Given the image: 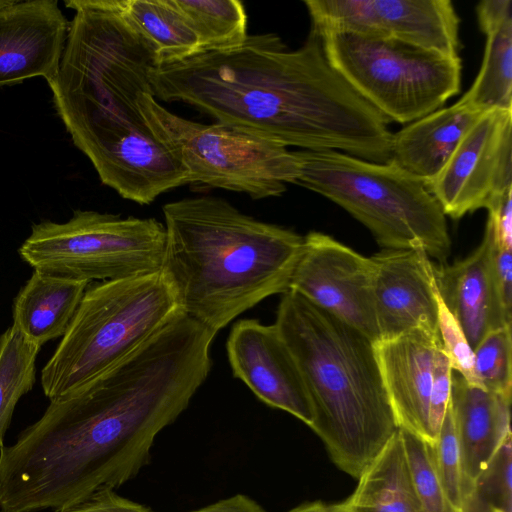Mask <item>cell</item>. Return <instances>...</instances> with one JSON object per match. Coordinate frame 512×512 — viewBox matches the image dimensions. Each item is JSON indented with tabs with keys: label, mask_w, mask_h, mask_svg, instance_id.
<instances>
[{
	"label": "cell",
	"mask_w": 512,
	"mask_h": 512,
	"mask_svg": "<svg viewBox=\"0 0 512 512\" xmlns=\"http://www.w3.org/2000/svg\"><path fill=\"white\" fill-rule=\"evenodd\" d=\"M214 337L181 312L108 371L50 400L0 447L1 511L65 512L133 479L205 382Z\"/></svg>",
	"instance_id": "6da1fadb"
},
{
	"label": "cell",
	"mask_w": 512,
	"mask_h": 512,
	"mask_svg": "<svg viewBox=\"0 0 512 512\" xmlns=\"http://www.w3.org/2000/svg\"><path fill=\"white\" fill-rule=\"evenodd\" d=\"M154 96L301 150H333L375 163L391 160L389 121L328 61L311 27L289 50L274 33L248 35L232 50L158 66Z\"/></svg>",
	"instance_id": "7a4b0ae2"
},
{
	"label": "cell",
	"mask_w": 512,
	"mask_h": 512,
	"mask_svg": "<svg viewBox=\"0 0 512 512\" xmlns=\"http://www.w3.org/2000/svg\"><path fill=\"white\" fill-rule=\"evenodd\" d=\"M75 11L56 75L48 82L58 115L101 182L141 205L189 184L179 160L140 108L159 66L153 46L117 0H69Z\"/></svg>",
	"instance_id": "3957f363"
},
{
	"label": "cell",
	"mask_w": 512,
	"mask_h": 512,
	"mask_svg": "<svg viewBox=\"0 0 512 512\" xmlns=\"http://www.w3.org/2000/svg\"><path fill=\"white\" fill-rule=\"evenodd\" d=\"M162 271L181 311L215 335L237 316L289 290L304 237L200 196L162 208Z\"/></svg>",
	"instance_id": "277c9868"
},
{
	"label": "cell",
	"mask_w": 512,
	"mask_h": 512,
	"mask_svg": "<svg viewBox=\"0 0 512 512\" xmlns=\"http://www.w3.org/2000/svg\"><path fill=\"white\" fill-rule=\"evenodd\" d=\"M274 324L306 386L309 427L333 463L358 479L398 430L375 343L291 289L281 296Z\"/></svg>",
	"instance_id": "5b68a950"
},
{
	"label": "cell",
	"mask_w": 512,
	"mask_h": 512,
	"mask_svg": "<svg viewBox=\"0 0 512 512\" xmlns=\"http://www.w3.org/2000/svg\"><path fill=\"white\" fill-rule=\"evenodd\" d=\"M294 152V184L342 207L383 249H422L440 261L449 256L446 216L422 180L391 160L375 163L333 150Z\"/></svg>",
	"instance_id": "8992f818"
},
{
	"label": "cell",
	"mask_w": 512,
	"mask_h": 512,
	"mask_svg": "<svg viewBox=\"0 0 512 512\" xmlns=\"http://www.w3.org/2000/svg\"><path fill=\"white\" fill-rule=\"evenodd\" d=\"M181 312L162 270L87 288L42 369L44 394L52 400L80 389L133 353Z\"/></svg>",
	"instance_id": "52a82bcc"
},
{
	"label": "cell",
	"mask_w": 512,
	"mask_h": 512,
	"mask_svg": "<svg viewBox=\"0 0 512 512\" xmlns=\"http://www.w3.org/2000/svg\"><path fill=\"white\" fill-rule=\"evenodd\" d=\"M317 32L332 67L389 122L416 121L460 92L459 56L394 38L341 30Z\"/></svg>",
	"instance_id": "ba28073f"
},
{
	"label": "cell",
	"mask_w": 512,
	"mask_h": 512,
	"mask_svg": "<svg viewBox=\"0 0 512 512\" xmlns=\"http://www.w3.org/2000/svg\"><path fill=\"white\" fill-rule=\"evenodd\" d=\"M146 122L188 173L189 184L245 193L282 195L299 174L295 152L263 135L220 123L203 124L160 105L153 92L140 98Z\"/></svg>",
	"instance_id": "9c48e42d"
},
{
	"label": "cell",
	"mask_w": 512,
	"mask_h": 512,
	"mask_svg": "<svg viewBox=\"0 0 512 512\" xmlns=\"http://www.w3.org/2000/svg\"><path fill=\"white\" fill-rule=\"evenodd\" d=\"M166 229L155 218L76 210L65 223L32 227L19 253L34 270L91 282L162 270Z\"/></svg>",
	"instance_id": "30bf717a"
},
{
	"label": "cell",
	"mask_w": 512,
	"mask_h": 512,
	"mask_svg": "<svg viewBox=\"0 0 512 512\" xmlns=\"http://www.w3.org/2000/svg\"><path fill=\"white\" fill-rule=\"evenodd\" d=\"M427 187L452 219L486 209L512 188V110L483 112Z\"/></svg>",
	"instance_id": "8fae6325"
},
{
	"label": "cell",
	"mask_w": 512,
	"mask_h": 512,
	"mask_svg": "<svg viewBox=\"0 0 512 512\" xmlns=\"http://www.w3.org/2000/svg\"><path fill=\"white\" fill-rule=\"evenodd\" d=\"M304 4L317 31L394 38L459 56L460 19L449 0H306Z\"/></svg>",
	"instance_id": "7c38bea8"
},
{
	"label": "cell",
	"mask_w": 512,
	"mask_h": 512,
	"mask_svg": "<svg viewBox=\"0 0 512 512\" xmlns=\"http://www.w3.org/2000/svg\"><path fill=\"white\" fill-rule=\"evenodd\" d=\"M374 265L334 238L312 231L304 236L289 289L374 343L379 340L374 300Z\"/></svg>",
	"instance_id": "4fadbf2b"
},
{
	"label": "cell",
	"mask_w": 512,
	"mask_h": 512,
	"mask_svg": "<svg viewBox=\"0 0 512 512\" xmlns=\"http://www.w3.org/2000/svg\"><path fill=\"white\" fill-rule=\"evenodd\" d=\"M233 376L266 405L310 426L311 402L298 365L275 324L240 319L226 342Z\"/></svg>",
	"instance_id": "5bb4252c"
},
{
	"label": "cell",
	"mask_w": 512,
	"mask_h": 512,
	"mask_svg": "<svg viewBox=\"0 0 512 512\" xmlns=\"http://www.w3.org/2000/svg\"><path fill=\"white\" fill-rule=\"evenodd\" d=\"M371 259L379 340L420 327L438 332L437 285L427 253L422 249H382Z\"/></svg>",
	"instance_id": "9a60e30c"
},
{
	"label": "cell",
	"mask_w": 512,
	"mask_h": 512,
	"mask_svg": "<svg viewBox=\"0 0 512 512\" xmlns=\"http://www.w3.org/2000/svg\"><path fill=\"white\" fill-rule=\"evenodd\" d=\"M69 22L56 0L0 4V87L33 77L52 79L60 65Z\"/></svg>",
	"instance_id": "2e32d148"
},
{
	"label": "cell",
	"mask_w": 512,
	"mask_h": 512,
	"mask_svg": "<svg viewBox=\"0 0 512 512\" xmlns=\"http://www.w3.org/2000/svg\"><path fill=\"white\" fill-rule=\"evenodd\" d=\"M441 347L438 332L415 328L400 336L375 342L383 384L398 428L434 444L429 400L435 353Z\"/></svg>",
	"instance_id": "e0dca14e"
},
{
	"label": "cell",
	"mask_w": 512,
	"mask_h": 512,
	"mask_svg": "<svg viewBox=\"0 0 512 512\" xmlns=\"http://www.w3.org/2000/svg\"><path fill=\"white\" fill-rule=\"evenodd\" d=\"M494 249L492 230L486 223L480 245L468 257L451 265L433 263L438 291L472 349L486 334L512 322L496 284Z\"/></svg>",
	"instance_id": "ac0fdd59"
},
{
	"label": "cell",
	"mask_w": 512,
	"mask_h": 512,
	"mask_svg": "<svg viewBox=\"0 0 512 512\" xmlns=\"http://www.w3.org/2000/svg\"><path fill=\"white\" fill-rule=\"evenodd\" d=\"M510 405V397L472 385L452 372L450 408L466 482L463 505L475 479L511 436Z\"/></svg>",
	"instance_id": "d6986e66"
},
{
	"label": "cell",
	"mask_w": 512,
	"mask_h": 512,
	"mask_svg": "<svg viewBox=\"0 0 512 512\" xmlns=\"http://www.w3.org/2000/svg\"><path fill=\"white\" fill-rule=\"evenodd\" d=\"M482 113L459 99L409 123L393 133L391 161L429 184Z\"/></svg>",
	"instance_id": "ffe728a7"
},
{
	"label": "cell",
	"mask_w": 512,
	"mask_h": 512,
	"mask_svg": "<svg viewBox=\"0 0 512 512\" xmlns=\"http://www.w3.org/2000/svg\"><path fill=\"white\" fill-rule=\"evenodd\" d=\"M476 14L486 35L484 55L478 75L460 99L481 112L512 110V1H481Z\"/></svg>",
	"instance_id": "44dd1931"
},
{
	"label": "cell",
	"mask_w": 512,
	"mask_h": 512,
	"mask_svg": "<svg viewBox=\"0 0 512 512\" xmlns=\"http://www.w3.org/2000/svg\"><path fill=\"white\" fill-rule=\"evenodd\" d=\"M89 283L34 270L15 298L13 326L40 348L63 337Z\"/></svg>",
	"instance_id": "7402d4cb"
},
{
	"label": "cell",
	"mask_w": 512,
	"mask_h": 512,
	"mask_svg": "<svg viewBox=\"0 0 512 512\" xmlns=\"http://www.w3.org/2000/svg\"><path fill=\"white\" fill-rule=\"evenodd\" d=\"M345 501L351 512H424L399 428L362 471Z\"/></svg>",
	"instance_id": "603a6c76"
},
{
	"label": "cell",
	"mask_w": 512,
	"mask_h": 512,
	"mask_svg": "<svg viewBox=\"0 0 512 512\" xmlns=\"http://www.w3.org/2000/svg\"><path fill=\"white\" fill-rule=\"evenodd\" d=\"M127 21L153 46L159 66L201 53L197 35L172 0H117Z\"/></svg>",
	"instance_id": "cb8c5ba5"
},
{
	"label": "cell",
	"mask_w": 512,
	"mask_h": 512,
	"mask_svg": "<svg viewBox=\"0 0 512 512\" xmlns=\"http://www.w3.org/2000/svg\"><path fill=\"white\" fill-rule=\"evenodd\" d=\"M198 37L201 53L236 49L247 37V14L238 0H172Z\"/></svg>",
	"instance_id": "d4e9b609"
},
{
	"label": "cell",
	"mask_w": 512,
	"mask_h": 512,
	"mask_svg": "<svg viewBox=\"0 0 512 512\" xmlns=\"http://www.w3.org/2000/svg\"><path fill=\"white\" fill-rule=\"evenodd\" d=\"M39 350L13 325L0 335V447L16 404L34 385Z\"/></svg>",
	"instance_id": "484cf974"
},
{
	"label": "cell",
	"mask_w": 512,
	"mask_h": 512,
	"mask_svg": "<svg viewBox=\"0 0 512 512\" xmlns=\"http://www.w3.org/2000/svg\"><path fill=\"white\" fill-rule=\"evenodd\" d=\"M512 437L499 447L475 479L462 512H512Z\"/></svg>",
	"instance_id": "4316f807"
},
{
	"label": "cell",
	"mask_w": 512,
	"mask_h": 512,
	"mask_svg": "<svg viewBox=\"0 0 512 512\" xmlns=\"http://www.w3.org/2000/svg\"><path fill=\"white\" fill-rule=\"evenodd\" d=\"M413 483L424 512H459L450 502L435 464L433 444L400 429Z\"/></svg>",
	"instance_id": "83f0119b"
},
{
	"label": "cell",
	"mask_w": 512,
	"mask_h": 512,
	"mask_svg": "<svg viewBox=\"0 0 512 512\" xmlns=\"http://www.w3.org/2000/svg\"><path fill=\"white\" fill-rule=\"evenodd\" d=\"M511 326L486 334L473 349L474 374L479 387L511 398Z\"/></svg>",
	"instance_id": "f1b7e54d"
},
{
	"label": "cell",
	"mask_w": 512,
	"mask_h": 512,
	"mask_svg": "<svg viewBox=\"0 0 512 512\" xmlns=\"http://www.w3.org/2000/svg\"><path fill=\"white\" fill-rule=\"evenodd\" d=\"M433 451L437 471L448 499L459 512H462L466 482L450 401L433 444Z\"/></svg>",
	"instance_id": "f546056e"
},
{
	"label": "cell",
	"mask_w": 512,
	"mask_h": 512,
	"mask_svg": "<svg viewBox=\"0 0 512 512\" xmlns=\"http://www.w3.org/2000/svg\"><path fill=\"white\" fill-rule=\"evenodd\" d=\"M436 301L437 328L441 347L448 357L453 371L459 373L468 383L478 386L474 374L473 349L459 322L443 301L438 288Z\"/></svg>",
	"instance_id": "4dcf8cb0"
},
{
	"label": "cell",
	"mask_w": 512,
	"mask_h": 512,
	"mask_svg": "<svg viewBox=\"0 0 512 512\" xmlns=\"http://www.w3.org/2000/svg\"><path fill=\"white\" fill-rule=\"evenodd\" d=\"M452 366L442 347L434 357L433 378L429 400V422L434 440L438 436L451 395Z\"/></svg>",
	"instance_id": "1f68e13d"
},
{
	"label": "cell",
	"mask_w": 512,
	"mask_h": 512,
	"mask_svg": "<svg viewBox=\"0 0 512 512\" xmlns=\"http://www.w3.org/2000/svg\"><path fill=\"white\" fill-rule=\"evenodd\" d=\"M496 248L512 250V188L496 197L486 208Z\"/></svg>",
	"instance_id": "d6a6232c"
},
{
	"label": "cell",
	"mask_w": 512,
	"mask_h": 512,
	"mask_svg": "<svg viewBox=\"0 0 512 512\" xmlns=\"http://www.w3.org/2000/svg\"><path fill=\"white\" fill-rule=\"evenodd\" d=\"M65 512H155L151 508L118 495L115 490L96 492Z\"/></svg>",
	"instance_id": "836d02e7"
},
{
	"label": "cell",
	"mask_w": 512,
	"mask_h": 512,
	"mask_svg": "<svg viewBox=\"0 0 512 512\" xmlns=\"http://www.w3.org/2000/svg\"><path fill=\"white\" fill-rule=\"evenodd\" d=\"M493 267L496 284L506 312L512 315V256L511 250L495 246Z\"/></svg>",
	"instance_id": "e575fe53"
},
{
	"label": "cell",
	"mask_w": 512,
	"mask_h": 512,
	"mask_svg": "<svg viewBox=\"0 0 512 512\" xmlns=\"http://www.w3.org/2000/svg\"><path fill=\"white\" fill-rule=\"evenodd\" d=\"M191 512H267L257 501L244 494H236Z\"/></svg>",
	"instance_id": "d590c367"
},
{
	"label": "cell",
	"mask_w": 512,
	"mask_h": 512,
	"mask_svg": "<svg viewBox=\"0 0 512 512\" xmlns=\"http://www.w3.org/2000/svg\"><path fill=\"white\" fill-rule=\"evenodd\" d=\"M288 512H351L346 501L327 503L324 501H309L299 504Z\"/></svg>",
	"instance_id": "8d00e7d4"
}]
</instances>
